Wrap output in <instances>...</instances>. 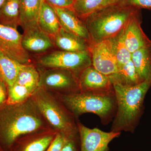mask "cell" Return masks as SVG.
I'll use <instances>...</instances> for the list:
<instances>
[{
    "instance_id": "1",
    "label": "cell",
    "mask_w": 151,
    "mask_h": 151,
    "mask_svg": "<svg viewBox=\"0 0 151 151\" xmlns=\"http://www.w3.org/2000/svg\"><path fill=\"white\" fill-rule=\"evenodd\" d=\"M43 116L32 97L23 103L0 108V150L10 151L19 138L41 131Z\"/></svg>"
},
{
    "instance_id": "2",
    "label": "cell",
    "mask_w": 151,
    "mask_h": 151,
    "mask_svg": "<svg viewBox=\"0 0 151 151\" xmlns=\"http://www.w3.org/2000/svg\"><path fill=\"white\" fill-rule=\"evenodd\" d=\"M113 86L117 110L111 131L133 133L142 114L144 100L151 83L144 81L133 86Z\"/></svg>"
},
{
    "instance_id": "3",
    "label": "cell",
    "mask_w": 151,
    "mask_h": 151,
    "mask_svg": "<svg viewBox=\"0 0 151 151\" xmlns=\"http://www.w3.org/2000/svg\"><path fill=\"white\" fill-rule=\"evenodd\" d=\"M139 9L119 2L100 9L84 19L91 45L109 39L124 29Z\"/></svg>"
},
{
    "instance_id": "4",
    "label": "cell",
    "mask_w": 151,
    "mask_h": 151,
    "mask_svg": "<svg viewBox=\"0 0 151 151\" xmlns=\"http://www.w3.org/2000/svg\"><path fill=\"white\" fill-rule=\"evenodd\" d=\"M61 100L68 110L76 118L86 113H92L100 117L103 124H108L117 110L114 93L80 92L62 94Z\"/></svg>"
},
{
    "instance_id": "5",
    "label": "cell",
    "mask_w": 151,
    "mask_h": 151,
    "mask_svg": "<svg viewBox=\"0 0 151 151\" xmlns=\"http://www.w3.org/2000/svg\"><path fill=\"white\" fill-rule=\"evenodd\" d=\"M39 110L57 132L71 135L78 134L73 116L47 90L37 88L31 96Z\"/></svg>"
},
{
    "instance_id": "6",
    "label": "cell",
    "mask_w": 151,
    "mask_h": 151,
    "mask_svg": "<svg viewBox=\"0 0 151 151\" xmlns=\"http://www.w3.org/2000/svg\"><path fill=\"white\" fill-rule=\"evenodd\" d=\"M38 64L47 68L70 70L78 76L85 68L92 65V57L90 50L76 52L58 50L42 56Z\"/></svg>"
},
{
    "instance_id": "7",
    "label": "cell",
    "mask_w": 151,
    "mask_h": 151,
    "mask_svg": "<svg viewBox=\"0 0 151 151\" xmlns=\"http://www.w3.org/2000/svg\"><path fill=\"white\" fill-rule=\"evenodd\" d=\"M49 68L40 73L38 87L47 91L60 92L62 94L80 92L78 76L70 70Z\"/></svg>"
},
{
    "instance_id": "8",
    "label": "cell",
    "mask_w": 151,
    "mask_h": 151,
    "mask_svg": "<svg viewBox=\"0 0 151 151\" xmlns=\"http://www.w3.org/2000/svg\"><path fill=\"white\" fill-rule=\"evenodd\" d=\"M22 36L16 28L0 24V49L17 62L27 65L30 64V57L23 46Z\"/></svg>"
},
{
    "instance_id": "9",
    "label": "cell",
    "mask_w": 151,
    "mask_h": 151,
    "mask_svg": "<svg viewBox=\"0 0 151 151\" xmlns=\"http://www.w3.org/2000/svg\"><path fill=\"white\" fill-rule=\"evenodd\" d=\"M77 126L80 151H108L109 144L121 134L112 131L103 132L97 128L89 129L79 123Z\"/></svg>"
},
{
    "instance_id": "10",
    "label": "cell",
    "mask_w": 151,
    "mask_h": 151,
    "mask_svg": "<svg viewBox=\"0 0 151 151\" xmlns=\"http://www.w3.org/2000/svg\"><path fill=\"white\" fill-rule=\"evenodd\" d=\"M90 51L92 65L100 73L110 76L118 71L119 65L109 39L92 44Z\"/></svg>"
},
{
    "instance_id": "11",
    "label": "cell",
    "mask_w": 151,
    "mask_h": 151,
    "mask_svg": "<svg viewBox=\"0 0 151 151\" xmlns=\"http://www.w3.org/2000/svg\"><path fill=\"white\" fill-rule=\"evenodd\" d=\"M80 92L114 93L113 84L108 76L104 75L92 65L85 68L78 76Z\"/></svg>"
},
{
    "instance_id": "12",
    "label": "cell",
    "mask_w": 151,
    "mask_h": 151,
    "mask_svg": "<svg viewBox=\"0 0 151 151\" xmlns=\"http://www.w3.org/2000/svg\"><path fill=\"white\" fill-rule=\"evenodd\" d=\"M141 19L139 10L132 16L124 28V43L131 53L139 49L151 44V40L141 27Z\"/></svg>"
},
{
    "instance_id": "13",
    "label": "cell",
    "mask_w": 151,
    "mask_h": 151,
    "mask_svg": "<svg viewBox=\"0 0 151 151\" xmlns=\"http://www.w3.org/2000/svg\"><path fill=\"white\" fill-rule=\"evenodd\" d=\"M57 133L43 132L23 136L16 141L10 151H45Z\"/></svg>"
},
{
    "instance_id": "14",
    "label": "cell",
    "mask_w": 151,
    "mask_h": 151,
    "mask_svg": "<svg viewBox=\"0 0 151 151\" xmlns=\"http://www.w3.org/2000/svg\"><path fill=\"white\" fill-rule=\"evenodd\" d=\"M61 28L88 41L91 45L90 35L86 24L80 20L72 8L54 7Z\"/></svg>"
},
{
    "instance_id": "15",
    "label": "cell",
    "mask_w": 151,
    "mask_h": 151,
    "mask_svg": "<svg viewBox=\"0 0 151 151\" xmlns=\"http://www.w3.org/2000/svg\"><path fill=\"white\" fill-rule=\"evenodd\" d=\"M24 31L22 45L28 52H44L53 47V42L50 36L39 27L28 29Z\"/></svg>"
},
{
    "instance_id": "16",
    "label": "cell",
    "mask_w": 151,
    "mask_h": 151,
    "mask_svg": "<svg viewBox=\"0 0 151 151\" xmlns=\"http://www.w3.org/2000/svg\"><path fill=\"white\" fill-rule=\"evenodd\" d=\"M53 37L55 44L60 50L73 52L90 50L91 44L88 41L62 28Z\"/></svg>"
},
{
    "instance_id": "17",
    "label": "cell",
    "mask_w": 151,
    "mask_h": 151,
    "mask_svg": "<svg viewBox=\"0 0 151 151\" xmlns=\"http://www.w3.org/2000/svg\"><path fill=\"white\" fill-rule=\"evenodd\" d=\"M43 0H19L20 20L24 30L39 27L38 20Z\"/></svg>"
},
{
    "instance_id": "18",
    "label": "cell",
    "mask_w": 151,
    "mask_h": 151,
    "mask_svg": "<svg viewBox=\"0 0 151 151\" xmlns=\"http://www.w3.org/2000/svg\"><path fill=\"white\" fill-rule=\"evenodd\" d=\"M38 25L41 29L50 36H54L61 28L54 8L44 0L39 15Z\"/></svg>"
},
{
    "instance_id": "19",
    "label": "cell",
    "mask_w": 151,
    "mask_h": 151,
    "mask_svg": "<svg viewBox=\"0 0 151 151\" xmlns=\"http://www.w3.org/2000/svg\"><path fill=\"white\" fill-rule=\"evenodd\" d=\"M131 60L142 81L151 83V44L132 53Z\"/></svg>"
},
{
    "instance_id": "20",
    "label": "cell",
    "mask_w": 151,
    "mask_h": 151,
    "mask_svg": "<svg viewBox=\"0 0 151 151\" xmlns=\"http://www.w3.org/2000/svg\"><path fill=\"white\" fill-rule=\"evenodd\" d=\"M112 84L125 86H133L143 82L138 75L132 60L119 66L116 73L108 76Z\"/></svg>"
},
{
    "instance_id": "21",
    "label": "cell",
    "mask_w": 151,
    "mask_h": 151,
    "mask_svg": "<svg viewBox=\"0 0 151 151\" xmlns=\"http://www.w3.org/2000/svg\"><path fill=\"white\" fill-rule=\"evenodd\" d=\"M24 65L12 59L0 49V78L5 82L8 88L14 84L19 72Z\"/></svg>"
},
{
    "instance_id": "22",
    "label": "cell",
    "mask_w": 151,
    "mask_h": 151,
    "mask_svg": "<svg viewBox=\"0 0 151 151\" xmlns=\"http://www.w3.org/2000/svg\"><path fill=\"white\" fill-rule=\"evenodd\" d=\"M0 24L16 28L20 25L19 0H6L0 9Z\"/></svg>"
},
{
    "instance_id": "23",
    "label": "cell",
    "mask_w": 151,
    "mask_h": 151,
    "mask_svg": "<svg viewBox=\"0 0 151 151\" xmlns=\"http://www.w3.org/2000/svg\"><path fill=\"white\" fill-rule=\"evenodd\" d=\"M40 79V73L36 68L32 64H27L25 65L19 72L15 83L35 91L38 88Z\"/></svg>"
},
{
    "instance_id": "24",
    "label": "cell",
    "mask_w": 151,
    "mask_h": 151,
    "mask_svg": "<svg viewBox=\"0 0 151 151\" xmlns=\"http://www.w3.org/2000/svg\"><path fill=\"white\" fill-rule=\"evenodd\" d=\"M123 32L124 29L115 36L109 39L119 67L129 62L132 57V53L124 43Z\"/></svg>"
},
{
    "instance_id": "25",
    "label": "cell",
    "mask_w": 151,
    "mask_h": 151,
    "mask_svg": "<svg viewBox=\"0 0 151 151\" xmlns=\"http://www.w3.org/2000/svg\"><path fill=\"white\" fill-rule=\"evenodd\" d=\"M103 0H73L72 9L79 18L85 19L100 9Z\"/></svg>"
},
{
    "instance_id": "26",
    "label": "cell",
    "mask_w": 151,
    "mask_h": 151,
    "mask_svg": "<svg viewBox=\"0 0 151 151\" xmlns=\"http://www.w3.org/2000/svg\"><path fill=\"white\" fill-rule=\"evenodd\" d=\"M34 91L26 86L14 84L8 88V98L6 104H19L24 102L31 97Z\"/></svg>"
},
{
    "instance_id": "27",
    "label": "cell",
    "mask_w": 151,
    "mask_h": 151,
    "mask_svg": "<svg viewBox=\"0 0 151 151\" xmlns=\"http://www.w3.org/2000/svg\"><path fill=\"white\" fill-rule=\"evenodd\" d=\"M71 135L57 132L54 139L45 151H60L68 139Z\"/></svg>"
},
{
    "instance_id": "28",
    "label": "cell",
    "mask_w": 151,
    "mask_h": 151,
    "mask_svg": "<svg viewBox=\"0 0 151 151\" xmlns=\"http://www.w3.org/2000/svg\"><path fill=\"white\" fill-rule=\"evenodd\" d=\"M60 151H80L79 134L70 136Z\"/></svg>"
},
{
    "instance_id": "29",
    "label": "cell",
    "mask_w": 151,
    "mask_h": 151,
    "mask_svg": "<svg viewBox=\"0 0 151 151\" xmlns=\"http://www.w3.org/2000/svg\"><path fill=\"white\" fill-rule=\"evenodd\" d=\"M118 2L135 8L151 9V0H119Z\"/></svg>"
},
{
    "instance_id": "30",
    "label": "cell",
    "mask_w": 151,
    "mask_h": 151,
    "mask_svg": "<svg viewBox=\"0 0 151 151\" xmlns=\"http://www.w3.org/2000/svg\"><path fill=\"white\" fill-rule=\"evenodd\" d=\"M54 7L72 9L73 0H44Z\"/></svg>"
},
{
    "instance_id": "31",
    "label": "cell",
    "mask_w": 151,
    "mask_h": 151,
    "mask_svg": "<svg viewBox=\"0 0 151 151\" xmlns=\"http://www.w3.org/2000/svg\"><path fill=\"white\" fill-rule=\"evenodd\" d=\"M8 98V86L0 78V108L5 105Z\"/></svg>"
},
{
    "instance_id": "32",
    "label": "cell",
    "mask_w": 151,
    "mask_h": 151,
    "mask_svg": "<svg viewBox=\"0 0 151 151\" xmlns=\"http://www.w3.org/2000/svg\"><path fill=\"white\" fill-rule=\"evenodd\" d=\"M119 1V0H103V2H102L100 9L103 8L105 7L113 4Z\"/></svg>"
},
{
    "instance_id": "33",
    "label": "cell",
    "mask_w": 151,
    "mask_h": 151,
    "mask_svg": "<svg viewBox=\"0 0 151 151\" xmlns=\"http://www.w3.org/2000/svg\"><path fill=\"white\" fill-rule=\"evenodd\" d=\"M6 0H0V9L1 7L4 4V3L5 1Z\"/></svg>"
},
{
    "instance_id": "34",
    "label": "cell",
    "mask_w": 151,
    "mask_h": 151,
    "mask_svg": "<svg viewBox=\"0 0 151 151\" xmlns=\"http://www.w3.org/2000/svg\"><path fill=\"white\" fill-rule=\"evenodd\" d=\"M0 151H2L1 150H0Z\"/></svg>"
}]
</instances>
